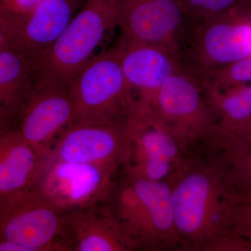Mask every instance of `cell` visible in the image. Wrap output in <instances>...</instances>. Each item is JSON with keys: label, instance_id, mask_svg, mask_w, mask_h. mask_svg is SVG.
<instances>
[{"label": "cell", "instance_id": "obj_1", "mask_svg": "<svg viewBox=\"0 0 251 251\" xmlns=\"http://www.w3.org/2000/svg\"><path fill=\"white\" fill-rule=\"evenodd\" d=\"M251 54V4L218 16H186L179 42L181 67L197 77Z\"/></svg>", "mask_w": 251, "mask_h": 251}, {"label": "cell", "instance_id": "obj_2", "mask_svg": "<svg viewBox=\"0 0 251 251\" xmlns=\"http://www.w3.org/2000/svg\"><path fill=\"white\" fill-rule=\"evenodd\" d=\"M72 125L122 124L135 110L117 46L96 54L68 86Z\"/></svg>", "mask_w": 251, "mask_h": 251}, {"label": "cell", "instance_id": "obj_3", "mask_svg": "<svg viewBox=\"0 0 251 251\" xmlns=\"http://www.w3.org/2000/svg\"><path fill=\"white\" fill-rule=\"evenodd\" d=\"M116 27L117 0H88L49 50L36 61L33 77L69 86Z\"/></svg>", "mask_w": 251, "mask_h": 251}, {"label": "cell", "instance_id": "obj_4", "mask_svg": "<svg viewBox=\"0 0 251 251\" xmlns=\"http://www.w3.org/2000/svg\"><path fill=\"white\" fill-rule=\"evenodd\" d=\"M72 122L68 86L32 76L22 103L7 128H16L22 134L35 149L44 166L56 141Z\"/></svg>", "mask_w": 251, "mask_h": 251}, {"label": "cell", "instance_id": "obj_5", "mask_svg": "<svg viewBox=\"0 0 251 251\" xmlns=\"http://www.w3.org/2000/svg\"><path fill=\"white\" fill-rule=\"evenodd\" d=\"M120 168L53 161L46 163L35 189L63 211L107 202L116 187Z\"/></svg>", "mask_w": 251, "mask_h": 251}, {"label": "cell", "instance_id": "obj_6", "mask_svg": "<svg viewBox=\"0 0 251 251\" xmlns=\"http://www.w3.org/2000/svg\"><path fill=\"white\" fill-rule=\"evenodd\" d=\"M64 213L34 188L0 205V240L30 251H61Z\"/></svg>", "mask_w": 251, "mask_h": 251}, {"label": "cell", "instance_id": "obj_7", "mask_svg": "<svg viewBox=\"0 0 251 251\" xmlns=\"http://www.w3.org/2000/svg\"><path fill=\"white\" fill-rule=\"evenodd\" d=\"M71 0H44L23 13L0 11V45L39 60L72 19Z\"/></svg>", "mask_w": 251, "mask_h": 251}, {"label": "cell", "instance_id": "obj_8", "mask_svg": "<svg viewBox=\"0 0 251 251\" xmlns=\"http://www.w3.org/2000/svg\"><path fill=\"white\" fill-rule=\"evenodd\" d=\"M128 155L126 122L72 125L56 141L43 168L53 161L120 168L125 166Z\"/></svg>", "mask_w": 251, "mask_h": 251}, {"label": "cell", "instance_id": "obj_9", "mask_svg": "<svg viewBox=\"0 0 251 251\" xmlns=\"http://www.w3.org/2000/svg\"><path fill=\"white\" fill-rule=\"evenodd\" d=\"M121 37L158 44L178 56L186 11L180 0H117Z\"/></svg>", "mask_w": 251, "mask_h": 251}, {"label": "cell", "instance_id": "obj_10", "mask_svg": "<svg viewBox=\"0 0 251 251\" xmlns=\"http://www.w3.org/2000/svg\"><path fill=\"white\" fill-rule=\"evenodd\" d=\"M117 47L122 70L134 98L135 112L151 110L162 86L181 67L177 54L163 46L121 36Z\"/></svg>", "mask_w": 251, "mask_h": 251}, {"label": "cell", "instance_id": "obj_11", "mask_svg": "<svg viewBox=\"0 0 251 251\" xmlns=\"http://www.w3.org/2000/svg\"><path fill=\"white\" fill-rule=\"evenodd\" d=\"M151 110L172 129L180 133L207 129L216 115L202 81L183 67L167 79Z\"/></svg>", "mask_w": 251, "mask_h": 251}, {"label": "cell", "instance_id": "obj_12", "mask_svg": "<svg viewBox=\"0 0 251 251\" xmlns=\"http://www.w3.org/2000/svg\"><path fill=\"white\" fill-rule=\"evenodd\" d=\"M64 212L61 251L129 250L108 201Z\"/></svg>", "mask_w": 251, "mask_h": 251}, {"label": "cell", "instance_id": "obj_13", "mask_svg": "<svg viewBox=\"0 0 251 251\" xmlns=\"http://www.w3.org/2000/svg\"><path fill=\"white\" fill-rule=\"evenodd\" d=\"M43 163L16 128L0 130V205L35 188Z\"/></svg>", "mask_w": 251, "mask_h": 251}, {"label": "cell", "instance_id": "obj_14", "mask_svg": "<svg viewBox=\"0 0 251 251\" xmlns=\"http://www.w3.org/2000/svg\"><path fill=\"white\" fill-rule=\"evenodd\" d=\"M34 67L32 59L0 45V130L11 125L30 85Z\"/></svg>", "mask_w": 251, "mask_h": 251}, {"label": "cell", "instance_id": "obj_15", "mask_svg": "<svg viewBox=\"0 0 251 251\" xmlns=\"http://www.w3.org/2000/svg\"><path fill=\"white\" fill-rule=\"evenodd\" d=\"M108 202L129 250L152 247L158 238L151 219L128 179L117 184Z\"/></svg>", "mask_w": 251, "mask_h": 251}, {"label": "cell", "instance_id": "obj_16", "mask_svg": "<svg viewBox=\"0 0 251 251\" xmlns=\"http://www.w3.org/2000/svg\"><path fill=\"white\" fill-rule=\"evenodd\" d=\"M211 193L210 181L201 173L188 175L173 188L174 226L178 230L194 234L204 227Z\"/></svg>", "mask_w": 251, "mask_h": 251}, {"label": "cell", "instance_id": "obj_17", "mask_svg": "<svg viewBox=\"0 0 251 251\" xmlns=\"http://www.w3.org/2000/svg\"><path fill=\"white\" fill-rule=\"evenodd\" d=\"M126 176L135 194L146 207L158 239L170 232L174 226L173 189L163 181Z\"/></svg>", "mask_w": 251, "mask_h": 251}, {"label": "cell", "instance_id": "obj_18", "mask_svg": "<svg viewBox=\"0 0 251 251\" xmlns=\"http://www.w3.org/2000/svg\"><path fill=\"white\" fill-rule=\"evenodd\" d=\"M202 85L211 108L221 117L226 128L234 131L250 118L251 83L224 90L211 88L203 82Z\"/></svg>", "mask_w": 251, "mask_h": 251}, {"label": "cell", "instance_id": "obj_19", "mask_svg": "<svg viewBox=\"0 0 251 251\" xmlns=\"http://www.w3.org/2000/svg\"><path fill=\"white\" fill-rule=\"evenodd\" d=\"M198 77L204 85L215 90L251 83V54L230 65Z\"/></svg>", "mask_w": 251, "mask_h": 251}, {"label": "cell", "instance_id": "obj_20", "mask_svg": "<svg viewBox=\"0 0 251 251\" xmlns=\"http://www.w3.org/2000/svg\"><path fill=\"white\" fill-rule=\"evenodd\" d=\"M187 16L207 17L251 4V0H180Z\"/></svg>", "mask_w": 251, "mask_h": 251}, {"label": "cell", "instance_id": "obj_21", "mask_svg": "<svg viewBox=\"0 0 251 251\" xmlns=\"http://www.w3.org/2000/svg\"><path fill=\"white\" fill-rule=\"evenodd\" d=\"M44 0H1L0 11L23 13L35 7Z\"/></svg>", "mask_w": 251, "mask_h": 251}, {"label": "cell", "instance_id": "obj_22", "mask_svg": "<svg viewBox=\"0 0 251 251\" xmlns=\"http://www.w3.org/2000/svg\"><path fill=\"white\" fill-rule=\"evenodd\" d=\"M242 139L251 143V117L239 128L234 130Z\"/></svg>", "mask_w": 251, "mask_h": 251}, {"label": "cell", "instance_id": "obj_23", "mask_svg": "<svg viewBox=\"0 0 251 251\" xmlns=\"http://www.w3.org/2000/svg\"><path fill=\"white\" fill-rule=\"evenodd\" d=\"M249 205L247 207V234L248 235L250 236L251 238V201H249Z\"/></svg>", "mask_w": 251, "mask_h": 251}, {"label": "cell", "instance_id": "obj_24", "mask_svg": "<svg viewBox=\"0 0 251 251\" xmlns=\"http://www.w3.org/2000/svg\"><path fill=\"white\" fill-rule=\"evenodd\" d=\"M246 165V173H247V176L248 179H250L251 181V153L248 155L245 161Z\"/></svg>", "mask_w": 251, "mask_h": 251}, {"label": "cell", "instance_id": "obj_25", "mask_svg": "<svg viewBox=\"0 0 251 251\" xmlns=\"http://www.w3.org/2000/svg\"><path fill=\"white\" fill-rule=\"evenodd\" d=\"M250 196H249V201H251V193H250Z\"/></svg>", "mask_w": 251, "mask_h": 251}]
</instances>
